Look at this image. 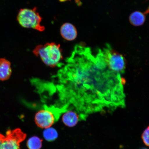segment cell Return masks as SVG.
Segmentation results:
<instances>
[{"label": "cell", "mask_w": 149, "mask_h": 149, "mask_svg": "<svg viewBox=\"0 0 149 149\" xmlns=\"http://www.w3.org/2000/svg\"><path fill=\"white\" fill-rule=\"evenodd\" d=\"M26 137V134L19 128L7 130L0 145V149H20V143Z\"/></svg>", "instance_id": "cell-6"}, {"label": "cell", "mask_w": 149, "mask_h": 149, "mask_svg": "<svg viewBox=\"0 0 149 149\" xmlns=\"http://www.w3.org/2000/svg\"><path fill=\"white\" fill-rule=\"evenodd\" d=\"M147 149L146 148H143V149Z\"/></svg>", "instance_id": "cell-16"}, {"label": "cell", "mask_w": 149, "mask_h": 149, "mask_svg": "<svg viewBox=\"0 0 149 149\" xmlns=\"http://www.w3.org/2000/svg\"><path fill=\"white\" fill-rule=\"evenodd\" d=\"M12 73L10 61L5 58L0 59V81H5L8 79Z\"/></svg>", "instance_id": "cell-9"}, {"label": "cell", "mask_w": 149, "mask_h": 149, "mask_svg": "<svg viewBox=\"0 0 149 149\" xmlns=\"http://www.w3.org/2000/svg\"><path fill=\"white\" fill-rule=\"evenodd\" d=\"M59 1H67V0H59Z\"/></svg>", "instance_id": "cell-15"}, {"label": "cell", "mask_w": 149, "mask_h": 149, "mask_svg": "<svg viewBox=\"0 0 149 149\" xmlns=\"http://www.w3.org/2000/svg\"><path fill=\"white\" fill-rule=\"evenodd\" d=\"M43 136L46 141H54L58 137L57 132L54 128L51 127L46 128L44 130Z\"/></svg>", "instance_id": "cell-12"}, {"label": "cell", "mask_w": 149, "mask_h": 149, "mask_svg": "<svg viewBox=\"0 0 149 149\" xmlns=\"http://www.w3.org/2000/svg\"><path fill=\"white\" fill-rule=\"evenodd\" d=\"M64 113L62 117L63 122L65 125L69 127H73L82 120L79 113L74 109H68Z\"/></svg>", "instance_id": "cell-7"}, {"label": "cell", "mask_w": 149, "mask_h": 149, "mask_svg": "<svg viewBox=\"0 0 149 149\" xmlns=\"http://www.w3.org/2000/svg\"><path fill=\"white\" fill-rule=\"evenodd\" d=\"M33 53L40 57L45 64L52 68L58 66L63 59L60 45L55 42L37 46Z\"/></svg>", "instance_id": "cell-2"}, {"label": "cell", "mask_w": 149, "mask_h": 149, "mask_svg": "<svg viewBox=\"0 0 149 149\" xmlns=\"http://www.w3.org/2000/svg\"><path fill=\"white\" fill-rule=\"evenodd\" d=\"M61 36L68 41L73 40L77 37V29L74 26L70 23H65L61 26L60 29Z\"/></svg>", "instance_id": "cell-8"}, {"label": "cell", "mask_w": 149, "mask_h": 149, "mask_svg": "<svg viewBox=\"0 0 149 149\" xmlns=\"http://www.w3.org/2000/svg\"><path fill=\"white\" fill-rule=\"evenodd\" d=\"M27 145L29 149H40L42 146V140L40 138L34 136L28 140Z\"/></svg>", "instance_id": "cell-11"}, {"label": "cell", "mask_w": 149, "mask_h": 149, "mask_svg": "<svg viewBox=\"0 0 149 149\" xmlns=\"http://www.w3.org/2000/svg\"><path fill=\"white\" fill-rule=\"evenodd\" d=\"M146 20L145 14L140 11L134 12L129 17L130 23L135 26H139L144 24Z\"/></svg>", "instance_id": "cell-10"}, {"label": "cell", "mask_w": 149, "mask_h": 149, "mask_svg": "<svg viewBox=\"0 0 149 149\" xmlns=\"http://www.w3.org/2000/svg\"><path fill=\"white\" fill-rule=\"evenodd\" d=\"M101 50L110 69L121 74H124L126 69V62L123 56L113 50L110 45L108 44Z\"/></svg>", "instance_id": "cell-4"}, {"label": "cell", "mask_w": 149, "mask_h": 149, "mask_svg": "<svg viewBox=\"0 0 149 149\" xmlns=\"http://www.w3.org/2000/svg\"><path fill=\"white\" fill-rule=\"evenodd\" d=\"M149 127L145 128L144 131H143L141 137L143 143L146 146L148 147L149 146Z\"/></svg>", "instance_id": "cell-13"}, {"label": "cell", "mask_w": 149, "mask_h": 149, "mask_svg": "<svg viewBox=\"0 0 149 149\" xmlns=\"http://www.w3.org/2000/svg\"><path fill=\"white\" fill-rule=\"evenodd\" d=\"M5 136L2 134L0 133V145H1L2 141L3 140V138H4Z\"/></svg>", "instance_id": "cell-14"}, {"label": "cell", "mask_w": 149, "mask_h": 149, "mask_svg": "<svg viewBox=\"0 0 149 149\" xmlns=\"http://www.w3.org/2000/svg\"><path fill=\"white\" fill-rule=\"evenodd\" d=\"M55 78L61 109L72 108L84 118L125 107V81L110 69L101 49L94 54L83 44L76 45Z\"/></svg>", "instance_id": "cell-1"}, {"label": "cell", "mask_w": 149, "mask_h": 149, "mask_svg": "<svg viewBox=\"0 0 149 149\" xmlns=\"http://www.w3.org/2000/svg\"><path fill=\"white\" fill-rule=\"evenodd\" d=\"M42 20L36 7L33 9H21L17 16V21L22 27L40 31L45 29V27L41 24Z\"/></svg>", "instance_id": "cell-3"}, {"label": "cell", "mask_w": 149, "mask_h": 149, "mask_svg": "<svg viewBox=\"0 0 149 149\" xmlns=\"http://www.w3.org/2000/svg\"><path fill=\"white\" fill-rule=\"evenodd\" d=\"M63 111L54 106H44V109L38 111L35 115V121L37 125L46 129L51 127L58 120Z\"/></svg>", "instance_id": "cell-5"}]
</instances>
